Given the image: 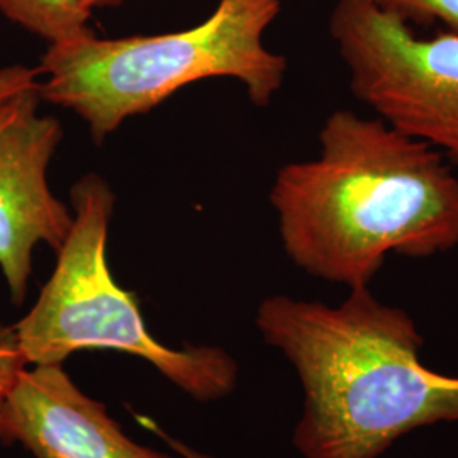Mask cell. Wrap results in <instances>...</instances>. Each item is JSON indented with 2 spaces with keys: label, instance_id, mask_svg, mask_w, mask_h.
<instances>
[{
  "label": "cell",
  "instance_id": "cell-1",
  "mask_svg": "<svg viewBox=\"0 0 458 458\" xmlns=\"http://www.w3.org/2000/svg\"><path fill=\"white\" fill-rule=\"evenodd\" d=\"M310 160L278 168L268 200L297 268L370 287L389 255L431 259L458 246V174L442 153L376 115L336 109Z\"/></svg>",
  "mask_w": 458,
  "mask_h": 458
},
{
  "label": "cell",
  "instance_id": "cell-2",
  "mask_svg": "<svg viewBox=\"0 0 458 458\" xmlns=\"http://www.w3.org/2000/svg\"><path fill=\"white\" fill-rule=\"evenodd\" d=\"M348 291L338 306L270 295L257 308L265 344L302 386L293 442L304 458H378L420 428L458 421V377L426 367L410 312L370 287Z\"/></svg>",
  "mask_w": 458,
  "mask_h": 458
},
{
  "label": "cell",
  "instance_id": "cell-3",
  "mask_svg": "<svg viewBox=\"0 0 458 458\" xmlns=\"http://www.w3.org/2000/svg\"><path fill=\"white\" fill-rule=\"evenodd\" d=\"M280 7V0H219L204 22L155 36L98 38L89 28L49 45L38 66L41 98L79 115L98 145L204 79L238 81L253 106L268 107L287 73V58L263 39Z\"/></svg>",
  "mask_w": 458,
  "mask_h": 458
},
{
  "label": "cell",
  "instance_id": "cell-4",
  "mask_svg": "<svg viewBox=\"0 0 458 458\" xmlns=\"http://www.w3.org/2000/svg\"><path fill=\"white\" fill-rule=\"evenodd\" d=\"M115 208L111 185L87 174L70 189L72 228L56 250V265L39 297L14 325L26 365H62L82 350H114L151 363L200 403L226 397L240 367L219 346L170 348L148 331L138 299L123 289L107 262V236Z\"/></svg>",
  "mask_w": 458,
  "mask_h": 458
},
{
  "label": "cell",
  "instance_id": "cell-5",
  "mask_svg": "<svg viewBox=\"0 0 458 458\" xmlns=\"http://www.w3.org/2000/svg\"><path fill=\"white\" fill-rule=\"evenodd\" d=\"M327 30L352 96L458 166V33L421 36L372 0H336Z\"/></svg>",
  "mask_w": 458,
  "mask_h": 458
},
{
  "label": "cell",
  "instance_id": "cell-6",
  "mask_svg": "<svg viewBox=\"0 0 458 458\" xmlns=\"http://www.w3.org/2000/svg\"><path fill=\"white\" fill-rule=\"evenodd\" d=\"M39 83L0 102V270L16 306L28 294L36 246L56 251L73 221L70 206L49 187L64 128L39 113Z\"/></svg>",
  "mask_w": 458,
  "mask_h": 458
},
{
  "label": "cell",
  "instance_id": "cell-7",
  "mask_svg": "<svg viewBox=\"0 0 458 458\" xmlns=\"http://www.w3.org/2000/svg\"><path fill=\"white\" fill-rule=\"evenodd\" d=\"M0 443L38 458H172L132 442L62 365L21 367L0 382Z\"/></svg>",
  "mask_w": 458,
  "mask_h": 458
},
{
  "label": "cell",
  "instance_id": "cell-8",
  "mask_svg": "<svg viewBox=\"0 0 458 458\" xmlns=\"http://www.w3.org/2000/svg\"><path fill=\"white\" fill-rule=\"evenodd\" d=\"M0 13L48 45L87 31L92 16L85 0H0Z\"/></svg>",
  "mask_w": 458,
  "mask_h": 458
},
{
  "label": "cell",
  "instance_id": "cell-9",
  "mask_svg": "<svg viewBox=\"0 0 458 458\" xmlns=\"http://www.w3.org/2000/svg\"><path fill=\"white\" fill-rule=\"evenodd\" d=\"M380 9L401 17L411 26L440 22L446 31L458 33V0H372Z\"/></svg>",
  "mask_w": 458,
  "mask_h": 458
},
{
  "label": "cell",
  "instance_id": "cell-10",
  "mask_svg": "<svg viewBox=\"0 0 458 458\" xmlns=\"http://www.w3.org/2000/svg\"><path fill=\"white\" fill-rule=\"evenodd\" d=\"M41 82V75L38 68L30 66L11 65L0 70V102L14 98Z\"/></svg>",
  "mask_w": 458,
  "mask_h": 458
},
{
  "label": "cell",
  "instance_id": "cell-11",
  "mask_svg": "<svg viewBox=\"0 0 458 458\" xmlns=\"http://www.w3.org/2000/svg\"><path fill=\"white\" fill-rule=\"evenodd\" d=\"M21 367H28L17 346L14 327L0 325V382L13 376Z\"/></svg>",
  "mask_w": 458,
  "mask_h": 458
},
{
  "label": "cell",
  "instance_id": "cell-12",
  "mask_svg": "<svg viewBox=\"0 0 458 458\" xmlns=\"http://www.w3.org/2000/svg\"><path fill=\"white\" fill-rule=\"evenodd\" d=\"M140 421L143 423L145 421V426H148L155 435H158L162 440H164L168 446H170V450H174L177 455H181L183 458H216L213 455H209V454H204V452H199L196 448H192L191 445H187V443L181 442V440H177V438H174V437H170V435H166L164 429L160 428V426L157 425V423H151V421H148L147 418H140Z\"/></svg>",
  "mask_w": 458,
  "mask_h": 458
},
{
  "label": "cell",
  "instance_id": "cell-13",
  "mask_svg": "<svg viewBox=\"0 0 458 458\" xmlns=\"http://www.w3.org/2000/svg\"><path fill=\"white\" fill-rule=\"evenodd\" d=\"M130 0H85L87 7L94 13L96 9H111V7H119Z\"/></svg>",
  "mask_w": 458,
  "mask_h": 458
}]
</instances>
